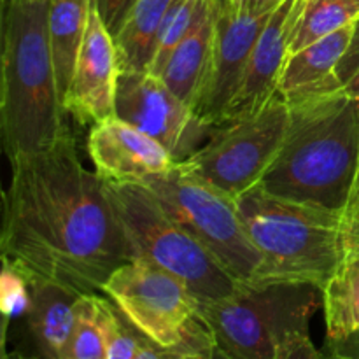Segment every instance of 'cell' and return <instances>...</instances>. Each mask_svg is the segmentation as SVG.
<instances>
[{"instance_id": "obj_11", "label": "cell", "mask_w": 359, "mask_h": 359, "mask_svg": "<svg viewBox=\"0 0 359 359\" xmlns=\"http://www.w3.org/2000/svg\"><path fill=\"white\" fill-rule=\"evenodd\" d=\"M272 13L252 16L219 0L210 65L193 105L196 118L209 128H217L224 123L228 107L244 76L249 55Z\"/></svg>"}, {"instance_id": "obj_34", "label": "cell", "mask_w": 359, "mask_h": 359, "mask_svg": "<svg viewBox=\"0 0 359 359\" xmlns=\"http://www.w3.org/2000/svg\"><path fill=\"white\" fill-rule=\"evenodd\" d=\"M224 2L230 4V6H233V7H237V2H238V0H224Z\"/></svg>"}, {"instance_id": "obj_21", "label": "cell", "mask_w": 359, "mask_h": 359, "mask_svg": "<svg viewBox=\"0 0 359 359\" xmlns=\"http://www.w3.org/2000/svg\"><path fill=\"white\" fill-rule=\"evenodd\" d=\"M359 16V0H297L290 34V53L300 51L342 28Z\"/></svg>"}, {"instance_id": "obj_19", "label": "cell", "mask_w": 359, "mask_h": 359, "mask_svg": "<svg viewBox=\"0 0 359 359\" xmlns=\"http://www.w3.org/2000/svg\"><path fill=\"white\" fill-rule=\"evenodd\" d=\"M321 291L326 340L342 339L359 332V241L349 244Z\"/></svg>"}, {"instance_id": "obj_13", "label": "cell", "mask_w": 359, "mask_h": 359, "mask_svg": "<svg viewBox=\"0 0 359 359\" xmlns=\"http://www.w3.org/2000/svg\"><path fill=\"white\" fill-rule=\"evenodd\" d=\"M88 153L105 182L144 184L177 163L158 140L116 116L91 126Z\"/></svg>"}, {"instance_id": "obj_7", "label": "cell", "mask_w": 359, "mask_h": 359, "mask_svg": "<svg viewBox=\"0 0 359 359\" xmlns=\"http://www.w3.org/2000/svg\"><path fill=\"white\" fill-rule=\"evenodd\" d=\"M144 186L237 283H256L262 272V255L249 237L237 200L184 163L153 175Z\"/></svg>"}, {"instance_id": "obj_17", "label": "cell", "mask_w": 359, "mask_h": 359, "mask_svg": "<svg viewBox=\"0 0 359 359\" xmlns=\"http://www.w3.org/2000/svg\"><path fill=\"white\" fill-rule=\"evenodd\" d=\"M219 0L203 13L198 23L175 48L160 77L163 83L188 105H195L212 56L214 35H216V18Z\"/></svg>"}, {"instance_id": "obj_27", "label": "cell", "mask_w": 359, "mask_h": 359, "mask_svg": "<svg viewBox=\"0 0 359 359\" xmlns=\"http://www.w3.org/2000/svg\"><path fill=\"white\" fill-rule=\"evenodd\" d=\"M359 70V16L353 23V34H351L349 46H347L346 53H344L342 60L339 62L335 70V76L339 83L346 84L351 77Z\"/></svg>"}, {"instance_id": "obj_31", "label": "cell", "mask_w": 359, "mask_h": 359, "mask_svg": "<svg viewBox=\"0 0 359 359\" xmlns=\"http://www.w3.org/2000/svg\"><path fill=\"white\" fill-rule=\"evenodd\" d=\"M189 359H231V358L212 342L209 347H205V349L200 351L198 354H195V356L189 358Z\"/></svg>"}, {"instance_id": "obj_16", "label": "cell", "mask_w": 359, "mask_h": 359, "mask_svg": "<svg viewBox=\"0 0 359 359\" xmlns=\"http://www.w3.org/2000/svg\"><path fill=\"white\" fill-rule=\"evenodd\" d=\"M351 34L353 25L300 51L290 53L279 83V93L286 102L342 88L335 70L349 46Z\"/></svg>"}, {"instance_id": "obj_5", "label": "cell", "mask_w": 359, "mask_h": 359, "mask_svg": "<svg viewBox=\"0 0 359 359\" xmlns=\"http://www.w3.org/2000/svg\"><path fill=\"white\" fill-rule=\"evenodd\" d=\"M323 291L302 283H249L198 304V319L231 359H284L311 339Z\"/></svg>"}, {"instance_id": "obj_18", "label": "cell", "mask_w": 359, "mask_h": 359, "mask_svg": "<svg viewBox=\"0 0 359 359\" xmlns=\"http://www.w3.org/2000/svg\"><path fill=\"white\" fill-rule=\"evenodd\" d=\"M172 0H135L125 23L114 35L119 70L149 72L158 34Z\"/></svg>"}, {"instance_id": "obj_29", "label": "cell", "mask_w": 359, "mask_h": 359, "mask_svg": "<svg viewBox=\"0 0 359 359\" xmlns=\"http://www.w3.org/2000/svg\"><path fill=\"white\" fill-rule=\"evenodd\" d=\"M283 2L284 0H238L237 9L241 11V13L258 16V14L272 13V11H276Z\"/></svg>"}, {"instance_id": "obj_15", "label": "cell", "mask_w": 359, "mask_h": 359, "mask_svg": "<svg viewBox=\"0 0 359 359\" xmlns=\"http://www.w3.org/2000/svg\"><path fill=\"white\" fill-rule=\"evenodd\" d=\"M21 272L25 273L30 294L28 309L23 316V325L32 346V353L28 354L41 359H69L70 339L76 326V305L81 294L27 270Z\"/></svg>"}, {"instance_id": "obj_32", "label": "cell", "mask_w": 359, "mask_h": 359, "mask_svg": "<svg viewBox=\"0 0 359 359\" xmlns=\"http://www.w3.org/2000/svg\"><path fill=\"white\" fill-rule=\"evenodd\" d=\"M342 90L346 91L349 97H353V98H356V100H359V70L356 74H354L353 77H351L349 81H347L346 84H344Z\"/></svg>"}, {"instance_id": "obj_22", "label": "cell", "mask_w": 359, "mask_h": 359, "mask_svg": "<svg viewBox=\"0 0 359 359\" xmlns=\"http://www.w3.org/2000/svg\"><path fill=\"white\" fill-rule=\"evenodd\" d=\"M212 2L214 0H172L165 13L160 34H158L156 51H154L149 72L160 76L172 53L195 28V25L198 23L203 13L212 6Z\"/></svg>"}, {"instance_id": "obj_8", "label": "cell", "mask_w": 359, "mask_h": 359, "mask_svg": "<svg viewBox=\"0 0 359 359\" xmlns=\"http://www.w3.org/2000/svg\"><path fill=\"white\" fill-rule=\"evenodd\" d=\"M287 126L290 104L279 93L256 114L214 128L209 139L181 163L238 200L259 186L283 149Z\"/></svg>"}, {"instance_id": "obj_4", "label": "cell", "mask_w": 359, "mask_h": 359, "mask_svg": "<svg viewBox=\"0 0 359 359\" xmlns=\"http://www.w3.org/2000/svg\"><path fill=\"white\" fill-rule=\"evenodd\" d=\"M237 203L262 255L256 283H302L323 290L354 242L340 217L273 196L259 186Z\"/></svg>"}, {"instance_id": "obj_28", "label": "cell", "mask_w": 359, "mask_h": 359, "mask_svg": "<svg viewBox=\"0 0 359 359\" xmlns=\"http://www.w3.org/2000/svg\"><path fill=\"white\" fill-rule=\"evenodd\" d=\"M325 354L340 359H359V332L342 337V339L326 340Z\"/></svg>"}, {"instance_id": "obj_23", "label": "cell", "mask_w": 359, "mask_h": 359, "mask_svg": "<svg viewBox=\"0 0 359 359\" xmlns=\"http://www.w3.org/2000/svg\"><path fill=\"white\" fill-rule=\"evenodd\" d=\"M69 359H107L100 297L81 294L76 305V326L70 339Z\"/></svg>"}, {"instance_id": "obj_12", "label": "cell", "mask_w": 359, "mask_h": 359, "mask_svg": "<svg viewBox=\"0 0 359 359\" xmlns=\"http://www.w3.org/2000/svg\"><path fill=\"white\" fill-rule=\"evenodd\" d=\"M119 63L116 42L91 4L90 20L74 65L63 109L79 125L95 126L116 116Z\"/></svg>"}, {"instance_id": "obj_9", "label": "cell", "mask_w": 359, "mask_h": 359, "mask_svg": "<svg viewBox=\"0 0 359 359\" xmlns=\"http://www.w3.org/2000/svg\"><path fill=\"white\" fill-rule=\"evenodd\" d=\"M102 293L147 339L163 346L179 342L198 318V302L181 279L133 258L105 280Z\"/></svg>"}, {"instance_id": "obj_6", "label": "cell", "mask_w": 359, "mask_h": 359, "mask_svg": "<svg viewBox=\"0 0 359 359\" xmlns=\"http://www.w3.org/2000/svg\"><path fill=\"white\" fill-rule=\"evenodd\" d=\"M132 245L133 258L146 259L188 286L198 304L221 300L237 291L241 283L172 216L147 186L135 182H105Z\"/></svg>"}, {"instance_id": "obj_14", "label": "cell", "mask_w": 359, "mask_h": 359, "mask_svg": "<svg viewBox=\"0 0 359 359\" xmlns=\"http://www.w3.org/2000/svg\"><path fill=\"white\" fill-rule=\"evenodd\" d=\"M297 0H284L266 21L259 34L238 90L228 107L224 123L238 121L262 111L279 95V83L290 56V34ZM221 125V126H223Z\"/></svg>"}, {"instance_id": "obj_30", "label": "cell", "mask_w": 359, "mask_h": 359, "mask_svg": "<svg viewBox=\"0 0 359 359\" xmlns=\"http://www.w3.org/2000/svg\"><path fill=\"white\" fill-rule=\"evenodd\" d=\"M284 359H323V353L321 351L316 349V346L312 344V340H305L304 344H300V346L297 347V349L293 351V353L290 354L287 358Z\"/></svg>"}, {"instance_id": "obj_1", "label": "cell", "mask_w": 359, "mask_h": 359, "mask_svg": "<svg viewBox=\"0 0 359 359\" xmlns=\"http://www.w3.org/2000/svg\"><path fill=\"white\" fill-rule=\"evenodd\" d=\"M11 170L4 259L79 294L102 291L133 259L104 181L84 168L70 128L49 149L13 161Z\"/></svg>"}, {"instance_id": "obj_26", "label": "cell", "mask_w": 359, "mask_h": 359, "mask_svg": "<svg viewBox=\"0 0 359 359\" xmlns=\"http://www.w3.org/2000/svg\"><path fill=\"white\" fill-rule=\"evenodd\" d=\"M91 4L98 11L102 21H104L107 30L114 37L119 32V28L123 27V23H125L126 16H128L135 0H91Z\"/></svg>"}, {"instance_id": "obj_35", "label": "cell", "mask_w": 359, "mask_h": 359, "mask_svg": "<svg viewBox=\"0 0 359 359\" xmlns=\"http://www.w3.org/2000/svg\"><path fill=\"white\" fill-rule=\"evenodd\" d=\"M323 353V351H321ZM323 359H340V358H335V356H330V354H325L323 353Z\"/></svg>"}, {"instance_id": "obj_25", "label": "cell", "mask_w": 359, "mask_h": 359, "mask_svg": "<svg viewBox=\"0 0 359 359\" xmlns=\"http://www.w3.org/2000/svg\"><path fill=\"white\" fill-rule=\"evenodd\" d=\"M214 342L207 326L198 318L189 325L188 332L179 342L163 346L147 339L137 353L135 359H189Z\"/></svg>"}, {"instance_id": "obj_20", "label": "cell", "mask_w": 359, "mask_h": 359, "mask_svg": "<svg viewBox=\"0 0 359 359\" xmlns=\"http://www.w3.org/2000/svg\"><path fill=\"white\" fill-rule=\"evenodd\" d=\"M90 9L91 0H51L49 41L62 102L65 100V93L72 79L74 65L90 20Z\"/></svg>"}, {"instance_id": "obj_10", "label": "cell", "mask_w": 359, "mask_h": 359, "mask_svg": "<svg viewBox=\"0 0 359 359\" xmlns=\"http://www.w3.org/2000/svg\"><path fill=\"white\" fill-rule=\"evenodd\" d=\"M116 118L158 140L177 163L188 160L214 130L203 125L191 105L179 98L160 76L137 70H119Z\"/></svg>"}, {"instance_id": "obj_3", "label": "cell", "mask_w": 359, "mask_h": 359, "mask_svg": "<svg viewBox=\"0 0 359 359\" xmlns=\"http://www.w3.org/2000/svg\"><path fill=\"white\" fill-rule=\"evenodd\" d=\"M51 0H4L0 132L9 161L49 149L65 133L49 41Z\"/></svg>"}, {"instance_id": "obj_2", "label": "cell", "mask_w": 359, "mask_h": 359, "mask_svg": "<svg viewBox=\"0 0 359 359\" xmlns=\"http://www.w3.org/2000/svg\"><path fill=\"white\" fill-rule=\"evenodd\" d=\"M287 104L286 139L259 188L340 217L359 241V100L337 88Z\"/></svg>"}, {"instance_id": "obj_24", "label": "cell", "mask_w": 359, "mask_h": 359, "mask_svg": "<svg viewBox=\"0 0 359 359\" xmlns=\"http://www.w3.org/2000/svg\"><path fill=\"white\" fill-rule=\"evenodd\" d=\"M100 314L104 323L107 359H135L147 337L135 328L109 298L100 297Z\"/></svg>"}, {"instance_id": "obj_33", "label": "cell", "mask_w": 359, "mask_h": 359, "mask_svg": "<svg viewBox=\"0 0 359 359\" xmlns=\"http://www.w3.org/2000/svg\"><path fill=\"white\" fill-rule=\"evenodd\" d=\"M2 359H41L34 354H28V353H21V351H13V353H4Z\"/></svg>"}]
</instances>
